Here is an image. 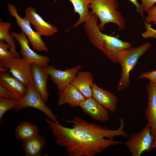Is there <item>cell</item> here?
Returning <instances> with one entry per match:
<instances>
[{"label": "cell", "mask_w": 156, "mask_h": 156, "mask_svg": "<svg viewBox=\"0 0 156 156\" xmlns=\"http://www.w3.org/2000/svg\"><path fill=\"white\" fill-rule=\"evenodd\" d=\"M61 119L72 123V127H64L50 119L45 120L56 137L55 144L66 148L69 156H94L109 146L123 144L113 140L114 138L129 137L124 129V118H118L120 125L116 129L88 122L77 116L71 120Z\"/></svg>", "instance_id": "cell-1"}, {"label": "cell", "mask_w": 156, "mask_h": 156, "mask_svg": "<svg viewBox=\"0 0 156 156\" xmlns=\"http://www.w3.org/2000/svg\"><path fill=\"white\" fill-rule=\"evenodd\" d=\"M98 18L94 14L85 23L83 28L90 42L104 54L112 62L118 63L117 55L121 51L131 47V43L102 32L98 26Z\"/></svg>", "instance_id": "cell-2"}, {"label": "cell", "mask_w": 156, "mask_h": 156, "mask_svg": "<svg viewBox=\"0 0 156 156\" xmlns=\"http://www.w3.org/2000/svg\"><path fill=\"white\" fill-rule=\"evenodd\" d=\"M118 7V0H92L90 14L96 15L99 19L100 30H104L105 25L109 23L116 24L120 30L125 29V21L117 10Z\"/></svg>", "instance_id": "cell-3"}, {"label": "cell", "mask_w": 156, "mask_h": 156, "mask_svg": "<svg viewBox=\"0 0 156 156\" xmlns=\"http://www.w3.org/2000/svg\"><path fill=\"white\" fill-rule=\"evenodd\" d=\"M147 42L135 47L130 48L119 52L117 55L118 63L120 64L122 71L117 86L118 91L127 88L130 83V71L136 65L139 58L151 47Z\"/></svg>", "instance_id": "cell-4"}, {"label": "cell", "mask_w": 156, "mask_h": 156, "mask_svg": "<svg viewBox=\"0 0 156 156\" xmlns=\"http://www.w3.org/2000/svg\"><path fill=\"white\" fill-rule=\"evenodd\" d=\"M154 139L151 127L148 122L141 131L131 134L128 140L124 144L132 156H140L145 152H149L151 150Z\"/></svg>", "instance_id": "cell-5"}, {"label": "cell", "mask_w": 156, "mask_h": 156, "mask_svg": "<svg viewBox=\"0 0 156 156\" xmlns=\"http://www.w3.org/2000/svg\"><path fill=\"white\" fill-rule=\"evenodd\" d=\"M7 5L10 14L15 18L17 25L26 36L33 49L38 51L48 52V48L42 39L41 36L33 30L27 17L25 16L21 18L18 14L16 8L13 5L8 3Z\"/></svg>", "instance_id": "cell-6"}, {"label": "cell", "mask_w": 156, "mask_h": 156, "mask_svg": "<svg viewBox=\"0 0 156 156\" xmlns=\"http://www.w3.org/2000/svg\"><path fill=\"white\" fill-rule=\"evenodd\" d=\"M27 107L36 109L45 114L49 118L59 122L57 117L54 114L51 109L45 104L41 96L35 88L33 81L28 86L27 92L14 109L18 111Z\"/></svg>", "instance_id": "cell-7"}, {"label": "cell", "mask_w": 156, "mask_h": 156, "mask_svg": "<svg viewBox=\"0 0 156 156\" xmlns=\"http://www.w3.org/2000/svg\"><path fill=\"white\" fill-rule=\"evenodd\" d=\"M0 66L9 70L10 73L27 87L33 81L31 64L24 58L12 57L0 61Z\"/></svg>", "instance_id": "cell-8"}, {"label": "cell", "mask_w": 156, "mask_h": 156, "mask_svg": "<svg viewBox=\"0 0 156 156\" xmlns=\"http://www.w3.org/2000/svg\"><path fill=\"white\" fill-rule=\"evenodd\" d=\"M50 76V79L56 86L60 94L66 87L71 83L78 73L82 68L78 65L62 70L57 69L52 66L47 65L43 67Z\"/></svg>", "instance_id": "cell-9"}, {"label": "cell", "mask_w": 156, "mask_h": 156, "mask_svg": "<svg viewBox=\"0 0 156 156\" xmlns=\"http://www.w3.org/2000/svg\"><path fill=\"white\" fill-rule=\"evenodd\" d=\"M11 34L19 43L21 47L20 53L23 58L31 64H35L42 67L48 65L49 58L38 54L32 50L29 46L28 39L23 32H12Z\"/></svg>", "instance_id": "cell-10"}, {"label": "cell", "mask_w": 156, "mask_h": 156, "mask_svg": "<svg viewBox=\"0 0 156 156\" xmlns=\"http://www.w3.org/2000/svg\"><path fill=\"white\" fill-rule=\"evenodd\" d=\"M25 16L30 23L40 36H51L58 31L56 27L44 21L34 8L28 7L25 10Z\"/></svg>", "instance_id": "cell-11"}, {"label": "cell", "mask_w": 156, "mask_h": 156, "mask_svg": "<svg viewBox=\"0 0 156 156\" xmlns=\"http://www.w3.org/2000/svg\"><path fill=\"white\" fill-rule=\"evenodd\" d=\"M31 71L34 87L45 103L50 93L47 86L49 75L42 67L35 64H31Z\"/></svg>", "instance_id": "cell-12"}, {"label": "cell", "mask_w": 156, "mask_h": 156, "mask_svg": "<svg viewBox=\"0 0 156 156\" xmlns=\"http://www.w3.org/2000/svg\"><path fill=\"white\" fill-rule=\"evenodd\" d=\"M146 90L148 102L144 114L155 138L156 137V86L150 81L146 86Z\"/></svg>", "instance_id": "cell-13"}, {"label": "cell", "mask_w": 156, "mask_h": 156, "mask_svg": "<svg viewBox=\"0 0 156 156\" xmlns=\"http://www.w3.org/2000/svg\"><path fill=\"white\" fill-rule=\"evenodd\" d=\"M79 106L86 113L96 120L105 122L109 120V110L92 97L86 98Z\"/></svg>", "instance_id": "cell-14"}, {"label": "cell", "mask_w": 156, "mask_h": 156, "mask_svg": "<svg viewBox=\"0 0 156 156\" xmlns=\"http://www.w3.org/2000/svg\"><path fill=\"white\" fill-rule=\"evenodd\" d=\"M92 97L99 104L112 113L116 111L118 101L112 93L94 84Z\"/></svg>", "instance_id": "cell-15"}, {"label": "cell", "mask_w": 156, "mask_h": 156, "mask_svg": "<svg viewBox=\"0 0 156 156\" xmlns=\"http://www.w3.org/2000/svg\"><path fill=\"white\" fill-rule=\"evenodd\" d=\"M0 84L15 95L19 100L25 94L28 87L10 73H0Z\"/></svg>", "instance_id": "cell-16"}, {"label": "cell", "mask_w": 156, "mask_h": 156, "mask_svg": "<svg viewBox=\"0 0 156 156\" xmlns=\"http://www.w3.org/2000/svg\"><path fill=\"white\" fill-rule=\"evenodd\" d=\"M93 81L90 72L79 71L71 83L87 99L92 97Z\"/></svg>", "instance_id": "cell-17"}, {"label": "cell", "mask_w": 156, "mask_h": 156, "mask_svg": "<svg viewBox=\"0 0 156 156\" xmlns=\"http://www.w3.org/2000/svg\"><path fill=\"white\" fill-rule=\"evenodd\" d=\"M59 95L58 104L60 105L68 104L72 107L79 106L86 99L71 83L69 84Z\"/></svg>", "instance_id": "cell-18"}, {"label": "cell", "mask_w": 156, "mask_h": 156, "mask_svg": "<svg viewBox=\"0 0 156 156\" xmlns=\"http://www.w3.org/2000/svg\"><path fill=\"white\" fill-rule=\"evenodd\" d=\"M58 0H55V2ZM72 3L75 13L79 15L78 21L72 27H77L83 23H85L89 18L90 14L89 10L92 0H68Z\"/></svg>", "instance_id": "cell-19"}, {"label": "cell", "mask_w": 156, "mask_h": 156, "mask_svg": "<svg viewBox=\"0 0 156 156\" xmlns=\"http://www.w3.org/2000/svg\"><path fill=\"white\" fill-rule=\"evenodd\" d=\"M46 144L44 137L39 134L23 143L26 156H40Z\"/></svg>", "instance_id": "cell-20"}, {"label": "cell", "mask_w": 156, "mask_h": 156, "mask_svg": "<svg viewBox=\"0 0 156 156\" xmlns=\"http://www.w3.org/2000/svg\"><path fill=\"white\" fill-rule=\"evenodd\" d=\"M38 128L28 122H21L15 131L16 138L19 140L25 142L39 134Z\"/></svg>", "instance_id": "cell-21"}, {"label": "cell", "mask_w": 156, "mask_h": 156, "mask_svg": "<svg viewBox=\"0 0 156 156\" xmlns=\"http://www.w3.org/2000/svg\"><path fill=\"white\" fill-rule=\"evenodd\" d=\"M12 24L10 22L0 21V41H5L10 46V52L14 57L19 58L20 54L16 50V42L14 37L10 34L9 30Z\"/></svg>", "instance_id": "cell-22"}, {"label": "cell", "mask_w": 156, "mask_h": 156, "mask_svg": "<svg viewBox=\"0 0 156 156\" xmlns=\"http://www.w3.org/2000/svg\"><path fill=\"white\" fill-rule=\"evenodd\" d=\"M19 100L12 99L0 96V121L4 115L8 111L14 109Z\"/></svg>", "instance_id": "cell-23"}, {"label": "cell", "mask_w": 156, "mask_h": 156, "mask_svg": "<svg viewBox=\"0 0 156 156\" xmlns=\"http://www.w3.org/2000/svg\"><path fill=\"white\" fill-rule=\"evenodd\" d=\"M10 49L9 44L4 41H0V61L14 57L8 49Z\"/></svg>", "instance_id": "cell-24"}, {"label": "cell", "mask_w": 156, "mask_h": 156, "mask_svg": "<svg viewBox=\"0 0 156 156\" xmlns=\"http://www.w3.org/2000/svg\"><path fill=\"white\" fill-rule=\"evenodd\" d=\"M146 12L148 14L146 19L147 23L153 22L154 24H156V6L153 5Z\"/></svg>", "instance_id": "cell-25"}, {"label": "cell", "mask_w": 156, "mask_h": 156, "mask_svg": "<svg viewBox=\"0 0 156 156\" xmlns=\"http://www.w3.org/2000/svg\"><path fill=\"white\" fill-rule=\"evenodd\" d=\"M144 78L148 79L156 86V70L144 72L138 77L140 79Z\"/></svg>", "instance_id": "cell-26"}, {"label": "cell", "mask_w": 156, "mask_h": 156, "mask_svg": "<svg viewBox=\"0 0 156 156\" xmlns=\"http://www.w3.org/2000/svg\"><path fill=\"white\" fill-rule=\"evenodd\" d=\"M0 96L19 100L12 92L1 84H0Z\"/></svg>", "instance_id": "cell-27"}, {"label": "cell", "mask_w": 156, "mask_h": 156, "mask_svg": "<svg viewBox=\"0 0 156 156\" xmlns=\"http://www.w3.org/2000/svg\"><path fill=\"white\" fill-rule=\"evenodd\" d=\"M144 11L147 12L153 5L156 3V0H140Z\"/></svg>", "instance_id": "cell-28"}, {"label": "cell", "mask_w": 156, "mask_h": 156, "mask_svg": "<svg viewBox=\"0 0 156 156\" xmlns=\"http://www.w3.org/2000/svg\"><path fill=\"white\" fill-rule=\"evenodd\" d=\"M131 2L133 3L135 7L136 11L140 13L142 16L143 20L144 19V10L143 9L141 5L139 4L138 2V0H129Z\"/></svg>", "instance_id": "cell-29"}, {"label": "cell", "mask_w": 156, "mask_h": 156, "mask_svg": "<svg viewBox=\"0 0 156 156\" xmlns=\"http://www.w3.org/2000/svg\"><path fill=\"white\" fill-rule=\"evenodd\" d=\"M155 148H156V137H155L154 138L152 145L151 146V150Z\"/></svg>", "instance_id": "cell-30"}, {"label": "cell", "mask_w": 156, "mask_h": 156, "mask_svg": "<svg viewBox=\"0 0 156 156\" xmlns=\"http://www.w3.org/2000/svg\"><path fill=\"white\" fill-rule=\"evenodd\" d=\"M153 33L156 34V30L153 29Z\"/></svg>", "instance_id": "cell-31"}]
</instances>
